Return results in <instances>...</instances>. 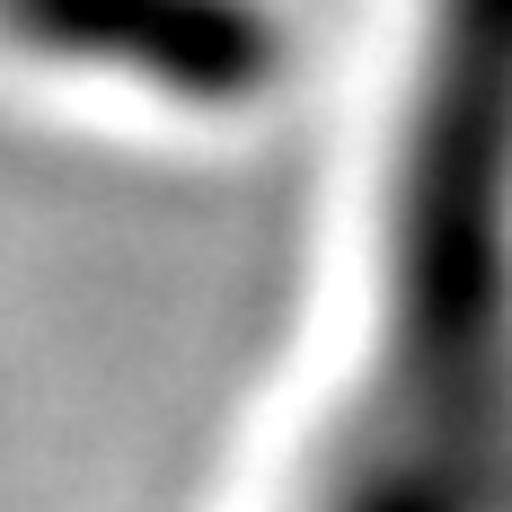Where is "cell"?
<instances>
[{"label": "cell", "instance_id": "cell-1", "mask_svg": "<svg viewBox=\"0 0 512 512\" xmlns=\"http://www.w3.org/2000/svg\"><path fill=\"white\" fill-rule=\"evenodd\" d=\"M309 512H512V0H433L389 345Z\"/></svg>", "mask_w": 512, "mask_h": 512}, {"label": "cell", "instance_id": "cell-2", "mask_svg": "<svg viewBox=\"0 0 512 512\" xmlns=\"http://www.w3.org/2000/svg\"><path fill=\"white\" fill-rule=\"evenodd\" d=\"M9 36L62 62L133 71L177 98H256L283 71V36L256 0H0Z\"/></svg>", "mask_w": 512, "mask_h": 512}]
</instances>
